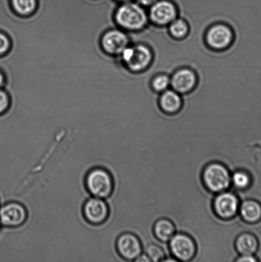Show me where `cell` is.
I'll return each mask as SVG.
<instances>
[{"instance_id":"6da1fadb","label":"cell","mask_w":261,"mask_h":262,"mask_svg":"<svg viewBox=\"0 0 261 262\" xmlns=\"http://www.w3.org/2000/svg\"><path fill=\"white\" fill-rule=\"evenodd\" d=\"M84 186L92 197L106 200L113 193L114 178L107 169L96 167L87 173Z\"/></svg>"},{"instance_id":"7a4b0ae2","label":"cell","mask_w":261,"mask_h":262,"mask_svg":"<svg viewBox=\"0 0 261 262\" xmlns=\"http://www.w3.org/2000/svg\"><path fill=\"white\" fill-rule=\"evenodd\" d=\"M201 179L205 188L212 193L227 191L231 186L229 169L219 162L207 164L202 172Z\"/></svg>"},{"instance_id":"3957f363","label":"cell","mask_w":261,"mask_h":262,"mask_svg":"<svg viewBox=\"0 0 261 262\" xmlns=\"http://www.w3.org/2000/svg\"><path fill=\"white\" fill-rule=\"evenodd\" d=\"M240 205L239 197L234 192L225 191L217 193L212 203V209L217 217L229 221L236 216Z\"/></svg>"},{"instance_id":"277c9868","label":"cell","mask_w":261,"mask_h":262,"mask_svg":"<svg viewBox=\"0 0 261 262\" xmlns=\"http://www.w3.org/2000/svg\"><path fill=\"white\" fill-rule=\"evenodd\" d=\"M170 242V249L177 261H189L195 258L198 247L194 238L185 233H175Z\"/></svg>"},{"instance_id":"5b68a950","label":"cell","mask_w":261,"mask_h":262,"mask_svg":"<svg viewBox=\"0 0 261 262\" xmlns=\"http://www.w3.org/2000/svg\"><path fill=\"white\" fill-rule=\"evenodd\" d=\"M82 212L87 223L98 226L104 224L108 220L110 209L106 200L91 196L84 202Z\"/></svg>"},{"instance_id":"8992f818","label":"cell","mask_w":261,"mask_h":262,"mask_svg":"<svg viewBox=\"0 0 261 262\" xmlns=\"http://www.w3.org/2000/svg\"><path fill=\"white\" fill-rule=\"evenodd\" d=\"M117 23L123 27L138 30L144 27L147 17L141 7L136 4H126L120 7L116 14Z\"/></svg>"},{"instance_id":"52a82bcc","label":"cell","mask_w":261,"mask_h":262,"mask_svg":"<svg viewBox=\"0 0 261 262\" xmlns=\"http://www.w3.org/2000/svg\"><path fill=\"white\" fill-rule=\"evenodd\" d=\"M28 216L27 208L19 202H9L0 208V223L5 227H21L27 222Z\"/></svg>"},{"instance_id":"ba28073f","label":"cell","mask_w":261,"mask_h":262,"mask_svg":"<svg viewBox=\"0 0 261 262\" xmlns=\"http://www.w3.org/2000/svg\"><path fill=\"white\" fill-rule=\"evenodd\" d=\"M116 249L120 257L127 261H135L143 252L139 238L134 233H122L117 238Z\"/></svg>"},{"instance_id":"9c48e42d","label":"cell","mask_w":261,"mask_h":262,"mask_svg":"<svg viewBox=\"0 0 261 262\" xmlns=\"http://www.w3.org/2000/svg\"><path fill=\"white\" fill-rule=\"evenodd\" d=\"M176 15L175 7L168 2H157L151 9V19L158 25H166L173 21Z\"/></svg>"},{"instance_id":"30bf717a","label":"cell","mask_w":261,"mask_h":262,"mask_svg":"<svg viewBox=\"0 0 261 262\" xmlns=\"http://www.w3.org/2000/svg\"><path fill=\"white\" fill-rule=\"evenodd\" d=\"M232 32L228 27L217 25L212 27L207 34V41L212 48L221 49L227 47L231 43Z\"/></svg>"},{"instance_id":"8fae6325","label":"cell","mask_w":261,"mask_h":262,"mask_svg":"<svg viewBox=\"0 0 261 262\" xmlns=\"http://www.w3.org/2000/svg\"><path fill=\"white\" fill-rule=\"evenodd\" d=\"M127 36L120 31H111L105 35L102 39V45L105 50L112 54H118L127 48Z\"/></svg>"},{"instance_id":"7c38bea8","label":"cell","mask_w":261,"mask_h":262,"mask_svg":"<svg viewBox=\"0 0 261 262\" xmlns=\"http://www.w3.org/2000/svg\"><path fill=\"white\" fill-rule=\"evenodd\" d=\"M152 55L148 48L143 46L133 48L131 57L127 61L128 66L132 71L143 70L149 65Z\"/></svg>"},{"instance_id":"4fadbf2b","label":"cell","mask_w":261,"mask_h":262,"mask_svg":"<svg viewBox=\"0 0 261 262\" xmlns=\"http://www.w3.org/2000/svg\"><path fill=\"white\" fill-rule=\"evenodd\" d=\"M235 248L240 255H254L259 248V242L252 233L245 232L238 236Z\"/></svg>"},{"instance_id":"5bb4252c","label":"cell","mask_w":261,"mask_h":262,"mask_svg":"<svg viewBox=\"0 0 261 262\" xmlns=\"http://www.w3.org/2000/svg\"><path fill=\"white\" fill-rule=\"evenodd\" d=\"M240 214L245 222L254 224L261 220V205L254 200H247L240 205Z\"/></svg>"},{"instance_id":"9a60e30c","label":"cell","mask_w":261,"mask_h":262,"mask_svg":"<svg viewBox=\"0 0 261 262\" xmlns=\"http://www.w3.org/2000/svg\"><path fill=\"white\" fill-rule=\"evenodd\" d=\"M195 84V74L188 69L178 71L171 79V84L173 89L181 93L188 92L193 88Z\"/></svg>"},{"instance_id":"2e32d148","label":"cell","mask_w":261,"mask_h":262,"mask_svg":"<svg viewBox=\"0 0 261 262\" xmlns=\"http://www.w3.org/2000/svg\"><path fill=\"white\" fill-rule=\"evenodd\" d=\"M155 237L161 242H169L175 235L176 227L172 221L160 218L155 222L153 228Z\"/></svg>"},{"instance_id":"e0dca14e","label":"cell","mask_w":261,"mask_h":262,"mask_svg":"<svg viewBox=\"0 0 261 262\" xmlns=\"http://www.w3.org/2000/svg\"><path fill=\"white\" fill-rule=\"evenodd\" d=\"M161 106L165 112L174 114L181 106V99L175 92L167 91L163 94L160 100Z\"/></svg>"},{"instance_id":"ac0fdd59","label":"cell","mask_w":261,"mask_h":262,"mask_svg":"<svg viewBox=\"0 0 261 262\" xmlns=\"http://www.w3.org/2000/svg\"><path fill=\"white\" fill-rule=\"evenodd\" d=\"M251 182V177L246 171L236 170L231 174V185L240 191L249 188Z\"/></svg>"},{"instance_id":"d6986e66","label":"cell","mask_w":261,"mask_h":262,"mask_svg":"<svg viewBox=\"0 0 261 262\" xmlns=\"http://www.w3.org/2000/svg\"><path fill=\"white\" fill-rule=\"evenodd\" d=\"M146 255L150 261H163L165 259V251L161 246L156 244H150L146 249Z\"/></svg>"},{"instance_id":"ffe728a7","label":"cell","mask_w":261,"mask_h":262,"mask_svg":"<svg viewBox=\"0 0 261 262\" xmlns=\"http://www.w3.org/2000/svg\"><path fill=\"white\" fill-rule=\"evenodd\" d=\"M17 12L21 14H28L35 9V0H12Z\"/></svg>"},{"instance_id":"44dd1931","label":"cell","mask_w":261,"mask_h":262,"mask_svg":"<svg viewBox=\"0 0 261 262\" xmlns=\"http://www.w3.org/2000/svg\"><path fill=\"white\" fill-rule=\"evenodd\" d=\"M170 32L175 37H183L188 32L187 25L183 20H174L170 27Z\"/></svg>"},{"instance_id":"7402d4cb","label":"cell","mask_w":261,"mask_h":262,"mask_svg":"<svg viewBox=\"0 0 261 262\" xmlns=\"http://www.w3.org/2000/svg\"><path fill=\"white\" fill-rule=\"evenodd\" d=\"M170 83V80L168 76H160L153 80V86L156 91H163L168 88Z\"/></svg>"},{"instance_id":"603a6c76","label":"cell","mask_w":261,"mask_h":262,"mask_svg":"<svg viewBox=\"0 0 261 262\" xmlns=\"http://www.w3.org/2000/svg\"><path fill=\"white\" fill-rule=\"evenodd\" d=\"M9 47V40L5 35L0 33V54L5 53Z\"/></svg>"},{"instance_id":"cb8c5ba5","label":"cell","mask_w":261,"mask_h":262,"mask_svg":"<svg viewBox=\"0 0 261 262\" xmlns=\"http://www.w3.org/2000/svg\"><path fill=\"white\" fill-rule=\"evenodd\" d=\"M8 98L4 92L0 91V114L4 112L8 106Z\"/></svg>"},{"instance_id":"d4e9b609","label":"cell","mask_w":261,"mask_h":262,"mask_svg":"<svg viewBox=\"0 0 261 262\" xmlns=\"http://www.w3.org/2000/svg\"><path fill=\"white\" fill-rule=\"evenodd\" d=\"M257 261V258H255L254 255H240L235 260V261L237 262H255Z\"/></svg>"},{"instance_id":"484cf974","label":"cell","mask_w":261,"mask_h":262,"mask_svg":"<svg viewBox=\"0 0 261 262\" xmlns=\"http://www.w3.org/2000/svg\"><path fill=\"white\" fill-rule=\"evenodd\" d=\"M139 1L143 5L148 6V5L155 4L157 2V0H139Z\"/></svg>"},{"instance_id":"4316f807","label":"cell","mask_w":261,"mask_h":262,"mask_svg":"<svg viewBox=\"0 0 261 262\" xmlns=\"http://www.w3.org/2000/svg\"><path fill=\"white\" fill-rule=\"evenodd\" d=\"M135 261H150V259L148 258V256L146 254L145 255H140L139 257H138Z\"/></svg>"},{"instance_id":"83f0119b","label":"cell","mask_w":261,"mask_h":262,"mask_svg":"<svg viewBox=\"0 0 261 262\" xmlns=\"http://www.w3.org/2000/svg\"><path fill=\"white\" fill-rule=\"evenodd\" d=\"M3 80H4V78H3V76L1 73H0V85H1V84H2Z\"/></svg>"}]
</instances>
